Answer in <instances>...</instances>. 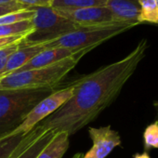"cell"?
I'll return each mask as SVG.
<instances>
[{
    "mask_svg": "<svg viewBox=\"0 0 158 158\" xmlns=\"http://www.w3.org/2000/svg\"><path fill=\"white\" fill-rule=\"evenodd\" d=\"M147 48V39H142L124 59L77 79L72 84V97L37 126L45 131L65 132L69 137L85 127L116 99L145 57Z\"/></svg>",
    "mask_w": 158,
    "mask_h": 158,
    "instance_id": "obj_1",
    "label": "cell"
},
{
    "mask_svg": "<svg viewBox=\"0 0 158 158\" xmlns=\"http://www.w3.org/2000/svg\"><path fill=\"white\" fill-rule=\"evenodd\" d=\"M90 49H83L77 54L49 66L13 73L0 78V89H54L62 78L74 68L81 57Z\"/></svg>",
    "mask_w": 158,
    "mask_h": 158,
    "instance_id": "obj_2",
    "label": "cell"
},
{
    "mask_svg": "<svg viewBox=\"0 0 158 158\" xmlns=\"http://www.w3.org/2000/svg\"><path fill=\"white\" fill-rule=\"evenodd\" d=\"M54 89H0V137L17 127L30 111Z\"/></svg>",
    "mask_w": 158,
    "mask_h": 158,
    "instance_id": "obj_3",
    "label": "cell"
},
{
    "mask_svg": "<svg viewBox=\"0 0 158 158\" xmlns=\"http://www.w3.org/2000/svg\"><path fill=\"white\" fill-rule=\"evenodd\" d=\"M137 23L115 22L104 25L81 27L53 41L43 44L47 48H63L73 50L93 49L103 42L128 31Z\"/></svg>",
    "mask_w": 158,
    "mask_h": 158,
    "instance_id": "obj_4",
    "label": "cell"
},
{
    "mask_svg": "<svg viewBox=\"0 0 158 158\" xmlns=\"http://www.w3.org/2000/svg\"><path fill=\"white\" fill-rule=\"evenodd\" d=\"M35 11L31 19L33 31L21 41V46H35L46 44L72 33L81 26L60 16L51 7L28 8Z\"/></svg>",
    "mask_w": 158,
    "mask_h": 158,
    "instance_id": "obj_5",
    "label": "cell"
},
{
    "mask_svg": "<svg viewBox=\"0 0 158 158\" xmlns=\"http://www.w3.org/2000/svg\"><path fill=\"white\" fill-rule=\"evenodd\" d=\"M73 87L70 85L64 89L54 90L49 96L40 101L27 114L25 119L13 130L0 138H9L19 135H26L34 129L40 122L48 118L61 107L73 95Z\"/></svg>",
    "mask_w": 158,
    "mask_h": 158,
    "instance_id": "obj_6",
    "label": "cell"
},
{
    "mask_svg": "<svg viewBox=\"0 0 158 158\" xmlns=\"http://www.w3.org/2000/svg\"><path fill=\"white\" fill-rule=\"evenodd\" d=\"M54 10L60 16L70 20L71 22L78 24L81 27L104 25L115 23L111 10L106 6Z\"/></svg>",
    "mask_w": 158,
    "mask_h": 158,
    "instance_id": "obj_7",
    "label": "cell"
},
{
    "mask_svg": "<svg viewBox=\"0 0 158 158\" xmlns=\"http://www.w3.org/2000/svg\"><path fill=\"white\" fill-rule=\"evenodd\" d=\"M89 133L93 146L83 155V158H105L114 148L121 145V138L118 132L112 129L110 126L90 127Z\"/></svg>",
    "mask_w": 158,
    "mask_h": 158,
    "instance_id": "obj_8",
    "label": "cell"
},
{
    "mask_svg": "<svg viewBox=\"0 0 158 158\" xmlns=\"http://www.w3.org/2000/svg\"><path fill=\"white\" fill-rule=\"evenodd\" d=\"M44 132L36 126L26 135L0 138V158H17Z\"/></svg>",
    "mask_w": 158,
    "mask_h": 158,
    "instance_id": "obj_9",
    "label": "cell"
},
{
    "mask_svg": "<svg viewBox=\"0 0 158 158\" xmlns=\"http://www.w3.org/2000/svg\"><path fill=\"white\" fill-rule=\"evenodd\" d=\"M79 51H81V50H79ZM79 51L73 50V49L63 48H47V49L41 51L40 53H38L37 55H35L25 65H23L22 68H20L19 70H17L14 73H19V72H23V71H27V70L49 66V65L57 63L62 60L70 58V57L77 54Z\"/></svg>",
    "mask_w": 158,
    "mask_h": 158,
    "instance_id": "obj_10",
    "label": "cell"
},
{
    "mask_svg": "<svg viewBox=\"0 0 158 158\" xmlns=\"http://www.w3.org/2000/svg\"><path fill=\"white\" fill-rule=\"evenodd\" d=\"M105 6L111 10L115 22L139 24V0H107Z\"/></svg>",
    "mask_w": 158,
    "mask_h": 158,
    "instance_id": "obj_11",
    "label": "cell"
},
{
    "mask_svg": "<svg viewBox=\"0 0 158 158\" xmlns=\"http://www.w3.org/2000/svg\"><path fill=\"white\" fill-rule=\"evenodd\" d=\"M45 49L46 48L43 44L35 45V46H21L20 45V48L10 57L7 62L6 68H5V71L3 74L1 75V77L16 72L17 70L22 68L23 65H25L29 60H31L35 55H37L38 53H40L41 51Z\"/></svg>",
    "mask_w": 158,
    "mask_h": 158,
    "instance_id": "obj_12",
    "label": "cell"
},
{
    "mask_svg": "<svg viewBox=\"0 0 158 158\" xmlns=\"http://www.w3.org/2000/svg\"><path fill=\"white\" fill-rule=\"evenodd\" d=\"M68 147L69 136L65 132H59L35 158H62Z\"/></svg>",
    "mask_w": 158,
    "mask_h": 158,
    "instance_id": "obj_13",
    "label": "cell"
},
{
    "mask_svg": "<svg viewBox=\"0 0 158 158\" xmlns=\"http://www.w3.org/2000/svg\"><path fill=\"white\" fill-rule=\"evenodd\" d=\"M107 0H53L51 8L54 10H75L89 7L105 6Z\"/></svg>",
    "mask_w": 158,
    "mask_h": 158,
    "instance_id": "obj_14",
    "label": "cell"
},
{
    "mask_svg": "<svg viewBox=\"0 0 158 158\" xmlns=\"http://www.w3.org/2000/svg\"><path fill=\"white\" fill-rule=\"evenodd\" d=\"M56 134L57 133L53 130H46L17 158H35L40 153V152L49 143V141L54 138Z\"/></svg>",
    "mask_w": 158,
    "mask_h": 158,
    "instance_id": "obj_15",
    "label": "cell"
},
{
    "mask_svg": "<svg viewBox=\"0 0 158 158\" xmlns=\"http://www.w3.org/2000/svg\"><path fill=\"white\" fill-rule=\"evenodd\" d=\"M140 13L138 22L158 23V5L156 0H139Z\"/></svg>",
    "mask_w": 158,
    "mask_h": 158,
    "instance_id": "obj_16",
    "label": "cell"
},
{
    "mask_svg": "<svg viewBox=\"0 0 158 158\" xmlns=\"http://www.w3.org/2000/svg\"><path fill=\"white\" fill-rule=\"evenodd\" d=\"M31 20L19 22L12 24L0 25V37H10L16 35H26L33 31Z\"/></svg>",
    "mask_w": 158,
    "mask_h": 158,
    "instance_id": "obj_17",
    "label": "cell"
},
{
    "mask_svg": "<svg viewBox=\"0 0 158 158\" xmlns=\"http://www.w3.org/2000/svg\"><path fill=\"white\" fill-rule=\"evenodd\" d=\"M35 15V11L31 9H26L23 10H19L16 12H11L0 16V25L12 24L23 21L31 20Z\"/></svg>",
    "mask_w": 158,
    "mask_h": 158,
    "instance_id": "obj_18",
    "label": "cell"
},
{
    "mask_svg": "<svg viewBox=\"0 0 158 158\" xmlns=\"http://www.w3.org/2000/svg\"><path fill=\"white\" fill-rule=\"evenodd\" d=\"M143 145L145 152L152 148L158 149V122L146 127L143 132Z\"/></svg>",
    "mask_w": 158,
    "mask_h": 158,
    "instance_id": "obj_19",
    "label": "cell"
},
{
    "mask_svg": "<svg viewBox=\"0 0 158 158\" xmlns=\"http://www.w3.org/2000/svg\"><path fill=\"white\" fill-rule=\"evenodd\" d=\"M21 41L10 44L9 46H6L2 48H0V77H1V75L3 74V73L5 71V68H6V65H7V62H8L10 57L20 48Z\"/></svg>",
    "mask_w": 158,
    "mask_h": 158,
    "instance_id": "obj_20",
    "label": "cell"
},
{
    "mask_svg": "<svg viewBox=\"0 0 158 158\" xmlns=\"http://www.w3.org/2000/svg\"><path fill=\"white\" fill-rule=\"evenodd\" d=\"M17 3L26 8L33 7H51L53 0H16Z\"/></svg>",
    "mask_w": 158,
    "mask_h": 158,
    "instance_id": "obj_21",
    "label": "cell"
},
{
    "mask_svg": "<svg viewBox=\"0 0 158 158\" xmlns=\"http://www.w3.org/2000/svg\"><path fill=\"white\" fill-rule=\"evenodd\" d=\"M26 9H28V8L21 5L19 3H17L15 5H10V6H0V16H3L5 14L11 13V12H16L19 10H26Z\"/></svg>",
    "mask_w": 158,
    "mask_h": 158,
    "instance_id": "obj_22",
    "label": "cell"
},
{
    "mask_svg": "<svg viewBox=\"0 0 158 158\" xmlns=\"http://www.w3.org/2000/svg\"><path fill=\"white\" fill-rule=\"evenodd\" d=\"M25 35H16V36H10V37H0V48H2L10 44L16 43L21 41Z\"/></svg>",
    "mask_w": 158,
    "mask_h": 158,
    "instance_id": "obj_23",
    "label": "cell"
},
{
    "mask_svg": "<svg viewBox=\"0 0 158 158\" xmlns=\"http://www.w3.org/2000/svg\"><path fill=\"white\" fill-rule=\"evenodd\" d=\"M17 4L16 0H0V6H10Z\"/></svg>",
    "mask_w": 158,
    "mask_h": 158,
    "instance_id": "obj_24",
    "label": "cell"
},
{
    "mask_svg": "<svg viewBox=\"0 0 158 158\" xmlns=\"http://www.w3.org/2000/svg\"><path fill=\"white\" fill-rule=\"evenodd\" d=\"M133 158H151V157H150V155H149V153L147 152H143L141 153H139V152L135 153L133 155Z\"/></svg>",
    "mask_w": 158,
    "mask_h": 158,
    "instance_id": "obj_25",
    "label": "cell"
},
{
    "mask_svg": "<svg viewBox=\"0 0 158 158\" xmlns=\"http://www.w3.org/2000/svg\"><path fill=\"white\" fill-rule=\"evenodd\" d=\"M73 158H83V154H82V153H77V154H75Z\"/></svg>",
    "mask_w": 158,
    "mask_h": 158,
    "instance_id": "obj_26",
    "label": "cell"
},
{
    "mask_svg": "<svg viewBox=\"0 0 158 158\" xmlns=\"http://www.w3.org/2000/svg\"><path fill=\"white\" fill-rule=\"evenodd\" d=\"M155 105H156V106L158 107V102H156V103H155Z\"/></svg>",
    "mask_w": 158,
    "mask_h": 158,
    "instance_id": "obj_27",
    "label": "cell"
},
{
    "mask_svg": "<svg viewBox=\"0 0 158 158\" xmlns=\"http://www.w3.org/2000/svg\"><path fill=\"white\" fill-rule=\"evenodd\" d=\"M156 2H157V5H158V0H156Z\"/></svg>",
    "mask_w": 158,
    "mask_h": 158,
    "instance_id": "obj_28",
    "label": "cell"
}]
</instances>
